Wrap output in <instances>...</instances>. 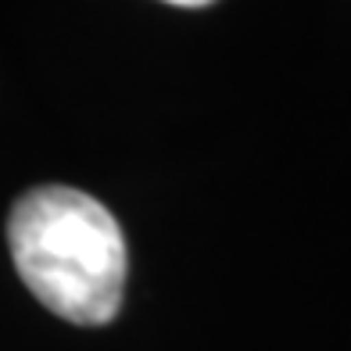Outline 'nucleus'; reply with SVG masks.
<instances>
[{
	"label": "nucleus",
	"instance_id": "obj_1",
	"mask_svg": "<svg viewBox=\"0 0 351 351\" xmlns=\"http://www.w3.org/2000/svg\"><path fill=\"white\" fill-rule=\"evenodd\" d=\"M14 265L54 315L101 326L122 305L125 241L115 215L72 186H43L11 212Z\"/></svg>",
	"mask_w": 351,
	"mask_h": 351
},
{
	"label": "nucleus",
	"instance_id": "obj_2",
	"mask_svg": "<svg viewBox=\"0 0 351 351\" xmlns=\"http://www.w3.org/2000/svg\"><path fill=\"white\" fill-rule=\"evenodd\" d=\"M165 4H176V8H204L212 0H165Z\"/></svg>",
	"mask_w": 351,
	"mask_h": 351
}]
</instances>
